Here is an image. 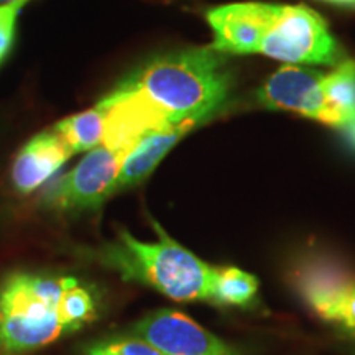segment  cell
Wrapping results in <instances>:
<instances>
[{
  "label": "cell",
  "instance_id": "11",
  "mask_svg": "<svg viewBox=\"0 0 355 355\" xmlns=\"http://www.w3.org/2000/svg\"><path fill=\"white\" fill-rule=\"evenodd\" d=\"M201 123H204V121H199V119L170 122L168 125L144 137L123 159L121 175L117 180V191L140 184L158 166V163L166 157V153L173 146L180 141L181 137H184L186 133L199 127Z\"/></svg>",
  "mask_w": 355,
  "mask_h": 355
},
{
  "label": "cell",
  "instance_id": "13",
  "mask_svg": "<svg viewBox=\"0 0 355 355\" xmlns=\"http://www.w3.org/2000/svg\"><path fill=\"white\" fill-rule=\"evenodd\" d=\"M105 127V114L99 105L84 110V112L69 115L56 123L55 130L73 150V153L91 152L102 145Z\"/></svg>",
  "mask_w": 355,
  "mask_h": 355
},
{
  "label": "cell",
  "instance_id": "16",
  "mask_svg": "<svg viewBox=\"0 0 355 355\" xmlns=\"http://www.w3.org/2000/svg\"><path fill=\"white\" fill-rule=\"evenodd\" d=\"M28 2L30 0H13V2L0 6V63L6 60L10 51L13 40H15L17 19H19L21 8Z\"/></svg>",
  "mask_w": 355,
  "mask_h": 355
},
{
  "label": "cell",
  "instance_id": "21",
  "mask_svg": "<svg viewBox=\"0 0 355 355\" xmlns=\"http://www.w3.org/2000/svg\"><path fill=\"white\" fill-rule=\"evenodd\" d=\"M8 2H13V0H0V6H2V3H8Z\"/></svg>",
  "mask_w": 355,
  "mask_h": 355
},
{
  "label": "cell",
  "instance_id": "18",
  "mask_svg": "<svg viewBox=\"0 0 355 355\" xmlns=\"http://www.w3.org/2000/svg\"><path fill=\"white\" fill-rule=\"evenodd\" d=\"M86 355H121L117 352V349L114 347L112 343H101L89 347Z\"/></svg>",
  "mask_w": 355,
  "mask_h": 355
},
{
  "label": "cell",
  "instance_id": "2",
  "mask_svg": "<svg viewBox=\"0 0 355 355\" xmlns=\"http://www.w3.org/2000/svg\"><path fill=\"white\" fill-rule=\"evenodd\" d=\"M159 241L140 242L125 229L101 250L102 263L117 270L125 282H139L175 301L209 300L214 266L173 241L158 224Z\"/></svg>",
  "mask_w": 355,
  "mask_h": 355
},
{
  "label": "cell",
  "instance_id": "17",
  "mask_svg": "<svg viewBox=\"0 0 355 355\" xmlns=\"http://www.w3.org/2000/svg\"><path fill=\"white\" fill-rule=\"evenodd\" d=\"M117 352L121 355H165L159 352L157 347L148 344L140 337H121V339L110 340Z\"/></svg>",
  "mask_w": 355,
  "mask_h": 355
},
{
  "label": "cell",
  "instance_id": "6",
  "mask_svg": "<svg viewBox=\"0 0 355 355\" xmlns=\"http://www.w3.org/2000/svg\"><path fill=\"white\" fill-rule=\"evenodd\" d=\"M123 159L122 153L107 146H96L53 186L46 202L58 211L97 209L117 191Z\"/></svg>",
  "mask_w": 355,
  "mask_h": 355
},
{
  "label": "cell",
  "instance_id": "19",
  "mask_svg": "<svg viewBox=\"0 0 355 355\" xmlns=\"http://www.w3.org/2000/svg\"><path fill=\"white\" fill-rule=\"evenodd\" d=\"M340 130L344 132V135L347 137V140L350 141V144L355 146V117L350 122L345 123L344 128H340Z\"/></svg>",
  "mask_w": 355,
  "mask_h": 355
},
{
  "label": "cell",
  "instance_id": "1",
  "mask_svg": "<svg viewBox=\"0 0 355 355\" xmlns=\"http://www.w3.org/2000/svg\"><path fill=\"white\" fill-rule=\"evenodd\" d=\"M232 83L224 53L204 46L155 56L127 74L115 89L141 94L171 122H207L224 109Z\"/></svg>",
  "mask_w": 355,
  "mask_h": 355
},
{
  "label": "cell",
  "instance_id": "4",
  "mask_svg": "<svg viewBox=\"0 0 355 355\" xmlns=\"http://www.w3.org/2000/svg\"><path fill=\"white\" fill-rule=\"evenodd\" d=\"M257 55L286 64H326L332 68L347 60L321 15L306 6L278 3H270Z\"/></svg>",
  "mask_w": 355,
  "mask_h": 355
},
{
  "label": "cell",
  "instance_id": "8",
  "mask_svg": "<svg viewBox=\"0 0 355 355\" xmlns=\"http://www.w3.org/2000/svg\"><path fill=\"white\" fill-rule=\"evenodd\" d=\"M97 105L105 114L102 145L127 157L137 144L171 121L141 94L112 89Z\"/></svg>",
  "mask_w": 355,
  "mask_h": 355
},
{
  "label": "cell",
  "instance_id": "15",
  "mask_svg": "<svg viewBox=\"0 0 355 355\" xmlns=\"http://www.w3.org/2000/svg\"><path fill=\"white\" fill-rule=\"evenodd\" d=\"M60 311L69 334V332L79 331L96 318L97 304L89 288L81 285L79 279L69 277L63 298H61Z\"/></svg>",
  "mask_w": 355,
  "mask_h": 355
},
{
  "label": "cell",
  "instance_id": "20",
  "mask_svg": "<svg viewBox=\"0 0 355 355\" xmlns=\"http://www.w3.org/2000/svg\"><path fill=\"white\" fill-rule=\"evenodd\" d=\"M324 2L336 3V6H344V7H355V0H324Z\"/></svg>",
  "mask_w": 355,
  "mask_h": 355
},
{
  "label": "cell",
  "instance_id": "12",
  "mask_svg": "<svg viewBox=\"0 0 355 355\" xmlns=\"http://www.w3.org/2000/svg\"><path fill=\"white\" fill-rule=\"evenodd\" d=\"M259 293V279L255 275L243 272L237 266H214L209 300L220 306L247 308L254 303Z\"/></svg>",
  "mask_w": 355,
  "mask_h": 355
},
{
  "label": "cell",
  "instance_id": "9",
  "mask_svg": "<svg viewBox=\"0 0 355 355\" xmlns=\"http://www.w3.org/2000/svg\"><path fill=\"white\" fill-rule=\"evenodd\" d=\"M132 332L165 355H234L219 337L175 309L153 311Z\"/></svg>",
  "mask_w": 355,
  "mask_h": 355
},
{
  "label": "cell",
  "instance_id": "14",
  "mask_svg": "<svg viewBox=\"0 0 355 355\" xmlns=\"http://www.w3.org/2000/svg\"><path fill=\"white\" fill-rule=\"evenodd\" d=\"M322 91L327 102L343 115L345 123L352 121L355 117V61L347 58L329 73H324Z\"/></svg>",
  "mask_w": 355,
  "mask_h": 355
},
{
  "label": "cell",
  "instance_id": "5",
  "mask_svg": "<svg viewBox=\"0 0 355 355\" xmlns=\"http://www.w3.org/2000/svg\"><path fill=\"white\" fill-rule=\"evenodd\" d=\"M291 282L319 318L355 336V275L327 259L309 257L296 265Z\"/></svg>",
  "mask_w": 355,
  "mask_h": 355
},
{
  "label": "cell",
  "instance_id": "10",
  "mask_svg": "<svg viewBox=\"0 0 355 355\" xmlns=\"http://www.w3.org/2000/svg\"><path fill=\"white\" fill-rule=\"evenodd\" d=\"M73 150L55 128L43 130L21 146L12 165L13 188L20 194H30L60 171Z\"/></svg>",
  "mask_w": 355,
  "mask_h": 355
},
{
  "label": "cell",
  "instance_id": "7",
  "mask_svg": "<svg viewBox=\"0 0 355 355\" xmlns=\"http://www.w3.org/2000/svg\"><path fill=\"white\" fill-rule=\"evenodd\" d=\"M322 74L309 66H282L257 92L260 105L266 109L290 110L340 130L345 121L324 96Z\"/></svg>",
  "mask_w": 355,
  "mask_h": 355
},
{
  "label": "cell",
  "instance_id": "3",
  "mask_svg": "<svg viewBox=\"0 0 355 355\" xmlns=\"http://www.w3.org/2000/svg\"><path fill=\"white\" fill-rule=\"evenodd\" d=\"M69 277L13 273L0 285V350L32 352L68 334L61 298Z\"/></svg>",
  "mask_w": 355,
  "mask_h": 355
}]
</instances>
